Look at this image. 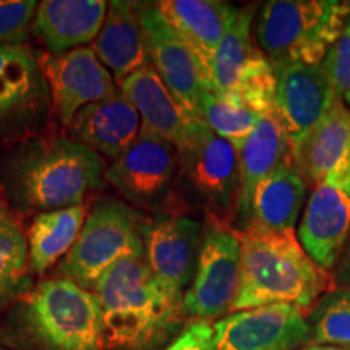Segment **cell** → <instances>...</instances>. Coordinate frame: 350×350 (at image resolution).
I'll return each instance as SVG.
<instances>
[{
	"mask_svg": "<svg viewBox=\"0 0 350 350\" xmlns=\"http://www.w3.org/2000/svg\"><path fill=\"white\" fill-rule=\"evenodd\" d=\"M103 156L68 135H39L5 146L0 188L13 213H47L83 204L107 187Z\"/></svg>",
	"mask_w": 350,
	"mask_h": 350,
	"instance_id": "1",
	"label": "cell"
},
{
	"mask_svg": "<svg viewBox=\"0 0 350 350\" xmlns=\"http://www.w3.org/2000/svg\"><path fill=\"white\" fill-rule=\"evenodd\" d=\"M93 292L100 305L104 345L109 350L154 349L185 317L183 300L161 286L144 256L117 261L100 275Z\"/></svg>",
	"mask_w": 350,
	"mask_h": 350,
	"instance_id": "2",
	"label": "cell"
},
{
	"mask_svg": "<svg viewBox=\"0 0 350 350\" xmlns=\"http://www.w3.org/2000/svg\"><path fill=\"white\" fill-rule=\"evenodd\" d=\"M242 248V275L232 312L265 305H294L306 313L334 287L299 242L295 230L237 232Z\"/></svg>",
	"mask_w": 350,
	"mask_h": 350,
	"instance_id": "3",
	"label": "cell"
},
{
	"mask_svg": "<svg viewBox=\"0 0 350 350\" xmlns=\"http://www.w3.org/2000/svg\"><path fill=\"white\" fill-rule=\"evenodd\" d=\"M8 336L21 350H106L94 292L68 279H46L13 305Z\"/></svg>",
	"mask_w": 350,
	"mask_h": 350,
	"instance_id": "4",
	"label": "cell"
},
{
	"mask_svg": "<svg viewBox=\"0 0 350 350\" xmlns=\"http://www.w3.org/2000/svg\"><path fill=\"white\" fill-rule=\"evenodd\" d=\"M258 49L273 65H321L345 28L336 0H271L255 20Z\"/></svg>",
	"mask_w": 350,
	"mask_h": 350,
	"instance_id": "5",
	"label": "cell"
},
{
	"mask_svg": "<svg viewBox=\"0 0 350 350\" xmlns=\"http://www.w3.org/2000/svg\"><path fill=\"white\" fill-rule=\"evenodd\" d=\"M142 214L113 196H99L88 213L77 242L60 262L64 279L93 292L111 266L125 258H143Z\"/></svg>",
	"mask_w": 350,
	"mask_h": 350,
	"instance_id": "6",
	"label": "cell"
},
{
	"mask_svg": "<svg viewBox=\"0 0 350 350\" xmlns=\"http://www.w3.org/2000/svg\"><path fill=\"white\" fill-rule=\"evenodd\" d=\"M177 185L204 208L206 217L234 226L240 191L239 151L200 117L193 120L187 144L178 151Z\"/></svg>",
	"mask_w": 350,
	"mask_h": 350,
	"instance_id": "7",
	"label": "cell"
},
{
	"mask_svg": "<svg viewBox=\"0 0 350 350\" xmlns=\"http://www.w3.org/2000/svg\"><path fill=\"white\" fill-rule=\"evenodd\" d=\"M52 113L41 51L0 47V146L47 133Z\"/></svg>",
	"mask_w": 350,
	"mask_h": 350,
	"instance_id": "8",
	"label": "cell"
},
{
	"mask_svg": "<svg viewBox=\"0 0 350 350\" xmlns=\"http://www.w3.org/2000/svg\"><path fill=\"white\" fill-rule=\"evenodd\" d=\"M242 275V248L237 230L206 217L190 287L183 295V314L208 323L232 312Z\"/></svg>",
	"mask_w": 350,
	"mask_h": 350,
	"instance_id": "9",
	"label": "cell"
},
{
	"mask_svg": "<svg viewBox=\"0 0 350 350\" xmlns=\"http://www.w3.org/2000/svg\"><path fill=\"white\" fill-rule=\"evenodd\" d=\"M177 170V148L142 129L137 142L107 165L104 177L131 208L163 214L172 211Z\"/></svg>",
	"mask_w": 350,
	"mask_h": 350,
	"instance_id": "10",
	"label": "cell"
},
{
	"mask_svg": "<svg viewBox=\"0 0 350 350\" xmlns=\"http://www.w3.org/2000/svg\"><path fill=\"white\" fill-rule=\"evenodd\" d=\"M144 260L165 291L183 300L196 271L203 224L180 211L143 219Z\"/></svg>",
	"mask_w": 350,
	"mask_h": 350,
	"instance_id": "11",
	"label": "cell"
},
{
	"mask_svg": "<svg viewBox=\"0 0 350 350\" xmlns=\"http://www.w3.org/2000/svg\"><path fill=\"white\" fill-rule=\"evenodd\" d=\"M148 60L188 116L201 117V96L208 90L203 68L190 47L163 18L157 3L137 7Z\"/></svg>",
	"mask_w": 350,
	"mask_h": 350,
	"instance_id": "12",
	"label": "cell"
},
{
	"mask_svg": "<svg viewBox=\"0 0 350 350\" xmlns=\"http://www.w3.org/2000/svg\"><path fill=\"white\" fill-rule=\"evenodd\" d=\"M211 326L216 350H297L312 340L305 310L286 304L232 312Z\"/></svg>",
	"mask_w": 350,
	"mask_h": 350,
	"instance_id": "13",
	"label": "cell"
},
{
	"mask_svg": "<svg viewBox=\"0 0 350 350\" xmlns=\"http://www.w3.org/2000/svg\"><path fill=\"white\" fill-rule=\"evenodd\" d=\"M41 67L49 86L52 112L64 126L72 124L83 107L119 90L93 47H78L60 55L41 51Z\"/></svg>",
	"mask_w": 350,
	"mask_h": 350,
	"instance_id": "14",
	"label": "cell"
},
{
	"mask_svg": "<svg viewBox=\"0 0 350 350\" xmlns=\"http://www.w3.org/2000/svg\"><path fill=\"white\" fill-rule=\"evenodd\" d=\"M297 237L319 268L334 269L350 237V174L313 187Z\"/></svg>",
	"mask_w": 350,
	"mask_h": 350,
	"instance_id": "15",
	"label": "cell"
},
{
	"mask_svg": "<svg viewBox=\"0 0 350 350\" xmlns=\"http://www.w3.org/2000/svg\"><path fill=\"white\" fill-rule=\"evenodd\" d=\"M275 73L274 112L286 131L291 150L325 117L336 94L321 65H273Z\"/></svg>",
	"mask_w": 350,
	"mask_h": 350,
	"instance_id": "16",
	"label": "cell"
},
{
	"mask_svg": "<svg viewBox=\"0 0 350 350\" xmlns=\"http://www.w3.org/2000/svg\"><path fill=\"white\" fill-rule=\"evenodd\" d=\"M291 157L308 187L350 174V111L342 100L334 99Z\"/></svg>",
	"mask_w": 350,
	"mask_h": 350,
	"instance_id": "17",
	"label": "cell"
},
{
	"mask_svg": "<svg viewBox=\"0 0 350 350\" xmlns=\"http://www.w3.org/2000/svg\"><path fill=\"white\" fill-rule=\"evenodd\" d=\"M67 129L70 138L113 163L137 142L143 125L119 88L106 99L83 107Z\"/></svg>",
	"mask_w": 350,
	"mask_h": 350,
	"instance_id": "18",
	"label": "cell"
},
{
	"mask_svg": "<svg viewBox=\"0 0 350 350\" xmlns=\"http://www.w3.org/2000/svg\"><path fill=\"white\" fill-rule=\"evenodd\" d=\"M104 0H44L38 5L31 33L46 52L60 55L94 42L107 15Z\"/></svg>",
	"mask_w": 350,
	"mask_h": 350,
	"instance_id": "19",
	"label": "cell"
},
{
	"mask_svg": "<svg viewBox=\"0 0 350 350\" xmlns=\"http://www.w3.org/2000/svg\"><path fill=\"white\" fill-rule=\"evenodd\" d=\"M240 157V191L235 208L234 229L240 232L248 224L252 200L256 187L291 159V146L286 131L275 116L274 109L261 117L243 146Z\"/></svg>",
	"mask_w": 350,
	"mask_h": 350,
	"instance_id": "20",
	"label": "cell"
},
{
	"mask_svg": "<svg viewBox=\"0 0 350 350\" xmlns=\"http://www.w3.org/2000/svg\"><path fill=\"white\" fill-rule=\"evenodd\" d=\"M119 88L137 109L144 130L167 139L177 148V152L183 150L193 120L198 117L188 116L183 111L151 64L130 75Z\"/></svg>",
	"mask_w": 350,
	"mask_h": 350,
	"instance_id": "21",
	"label": "cell"
},
{
	"mask_svg": "<svg viewBox=\"0 0 350 350\" xmlns=\"http://www.w3.org/2000/svg\"><path fill=\"white\" fill-rule=\"evenodd\" d=\"M156 3L163 18L195 54L209 90L214 52L224 36L235 7L219 0H163Z\"/></svg>",
	"mask_w": 350,
	"mask_h": 350,
	"instance_id": "22",
	"label": "cell"
},
{
	"mask_svg": "<svg viewBox=\"0 0 350 350\" xmlns=\"http://www.w3.org/2000/svg\"><path fill=\"white\" fill-rule=\"evenodd\" d=\"M137 7L138 2H109L106 20L93 42L94 54L112 73L116 85L150 64Z\"/></svg>",
	"mask_w": 350,
	"mask_h": 350,
	"instance_id": "23",
	"label": "cell"
},
{
	"mask_svg": "<svg viewBox=\"0 0 350 350\" xmlns=\"http://www.w3.org/2000/svg\"><path fill=\"white\" fill-rule=\"evenodd\" d=\"M306 188L308 185L292 164L291 157L256 187L252 200L250 217L243 230H295L305 203Z\"/></svg>",
	"mask_w": 350,
	"mask_h": 350,
	"instance_id": "24",
	"label": "cell"
},
{
	"mask_svg": "<svg viewBox=\"0 0 350 350\" xmlns=\"http://www.w3.org/2000/svg\"><path fill=\"white\" fill-rule=\"evenodd\" d=\"M86 216L85 204L39 213L34 216L26 235L29 269L33 274H44L72 250Z\"/></svg>",
	"mask_w": 350,
	"mask_h": 350,
	"instance_id": "25",
	"label": "cell"
},
{
	"mask_svg": "<svg viewBox=\"0 0 350 350\" xmlns=\"http://www.w3.org/2000/svg\"><path fill=\"white\" fill-rule=\"evenodd\" d=\"M31 287L28 239L18 216L0 200V312L23 299Z\"/></svg>",
	"mask_w": 350,
	"mask_h": 350,
	"instance_id": "26",
	"label": "cell"
},
{
	"mask_svg": "<svg viewBox=\"0 0 350 350\" xmlns=\"http://www.w3.org/2000/svg\"><path fill=\"white\" fill-rule=\"evenodd\" d=\"M256 5L235 7L227 23L226 33L214 52L211 72H209V91L227 93L252 55L255 44L252 39V28L255 23Z\"/></svg>",
	"mask_w": 350,
	"mask_h": 350,
	"instance_id": "27",
	"label": "cell"
},
{
	"mask_svg": "<svg viewBox=\"0 0 350 350\" xmlns=\"http://www.w3.org/2000/svg\"><path fill=\"white\" fill-rule=\"evenodd\" d=\"M201 119L214 133L234 144L237 151L262 116L252 111L230 91L214 93L206 90L201 96Z\"/></svg>",
	"mask_w": 350,
	"mask_h": 350,
	"instance_id": "28",
	"label": "cell"
},
{
	"mask_svg": "<svg viewBox=\"0 0 350 350\" xmlns=\"http://www.w3.org/2000/svg\"><path fill=\"white\" fill-rule=\"evenodd\" d=\"M313 345L350 347V287L334 286L306 313Z\"/></svg>",
	"mask_w": 350,
	"mask_h": 350,
	"instance_id": "29",
	"label": "cell"
},
{
	"mask_svg": "<svg viewBox=\"0 0 350 350\" xmlns=\"http://www.w3.org/2000/svg\"><path fill=\"white\" fill-rule=\"evenodd\" d=\"M252 111L265 116L274 109L275 73L269 59L255 46L230 90Z\"/></svg>",
	"mask_w": 350,
	"mask_h": 350,
	"instance_id": "30",
	"label": "cell"
},
{
	"mask_svg": "<svg viewBox=\"0 0 350 350\" xmlns=\"http://www.w3.org/2000/svg\"><path fill=\"white\" fill-rule=\"evenodd\" d=\"M38 5L34 0H0V47L26 46Z\"/></svg>",
	"mask_w": 350,
	"mask_h": 350,
	"instance_id": "31",
	"label": "cell"
},
{
	"mask_svg": "<svg viewBox=\"0 0 350 350\" xmlns=\"http://www.w3.org/2000/svg\"><path fill=\"white\" fill-rule=\"evenodd\" d=\"M321 67L336 98L342 100L350 111V23L345 25L338 41L329 47Z\"/></svg>",
	"mask_w": 350,
	"mask_h": 350,
	"instance_id": "32",
	"label": "cell"
},
{
	"mask_svg": "<svg viewBox=\"0 0 350 350\" xmlns=\"http://www.w3.org/2000/svg\"><path fill=\"white\" fill-rule=\"evenodd\" d=\"M163 350H216L213 344V326L204 321L190 323Z\"/></svg>",
	"mask_w": 350,
	"mask_h": 350,
	"instance_id": "33",
	"label": "cell"
},
{
	"mask_svg": "<svg viewBox=\"0 0 350 350\" xmlns=\"http://www.w3.org/2000/svg\"><path fill=\"white\" fill-rule=\"evenodd\" d=\"M331 278L334 286L350 287V237L345 243L342 253H340L334 269L331 271Z\"/></svg>",
	"mask_w": 350,
	"mask_h": 350,
	"instance_id": "34",
	"label": "cell"
},
{
	"mask_svg": "<svg viewBox=\"0 0 350 350\" xmlns=\"http://www.w3.org/2000/svg\"><path fill=\"white\" fill-rule=\"evenodd\" d=\"M297 350H350V347H339V345H305V347Z\"/></svg>",
	"mask_w": 350,
	"mask_h": 350,
	"instance_id": "35",
	"label": "cell"
},
{
	"mask_svg": "<svg viewBox=\"0 0 350 350\" xmlns=\"http://www.w3.org/2000/svg\"><path fill=\"white\" fill-rule=\"evenodd\" d=\"M342 3V10H344V16H345V25L350 23V0H345Z\"/></svg>",
	"mask_w": 350,
	"mask_h": 350,
	"instance_id": "36",
	"label": "cell"
},
{
	"mask_svg": "<svg viewBox=\"0 0 350 350\" xmlns=\"http://www.w3.org/2000/svg\"><path fill=\"white\" fill-rule=\"evenodd\" d=\"M0 350H7V349H3V347H2V345H0Z\"/></svg>",
	"mask_w": 350,
	"mask_h": 350,
	"instance_id": "37",
	"label": "cell"
}]
</instances>
